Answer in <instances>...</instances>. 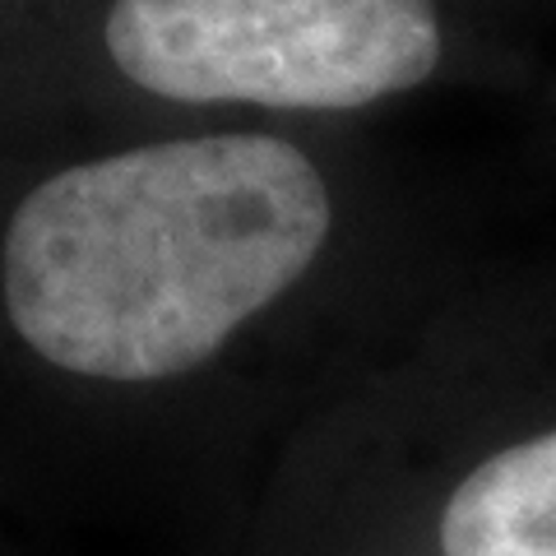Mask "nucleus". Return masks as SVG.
<instances>
[{"label": "nucleus", "mask_w": 556, "mask_h": 556, "mask_svg": "<svg viewBox=\"0 0 556 556\" xmlns=\"http://www.w3.org/2000/svg\"><path fill=\"white\" fill-rule=\"evenodd\" d=\"M116 70L172 102L348 112L441 61L437 0H116Z\"/></svg>", "instance_id": "nucleus-2"}, {"label": "nucleus", "mask_w": 556, "mask_h": 556, "mask_svg": "<svg viewBox=\"0 0 556 556\" xmlns=\"http://www.w3.org/2000/svg\"><path fill=\"white\" fill-rule=\"evenodd\" d=\"M445 556H556V427L482 459L445 501Z\"/></svg>", "instance_id": "nucleus-3"}, {"label": "nucleus", "mask_w": 556, "mask_h": 556, "mask_svg": "<svg viewBox=\"0 0 556 556\" xmlns=\"http://www.w3.org/2000/svg\"><path fill=\"white\" fill-rule=\"evenodd\" d=\"M329 237V190L274 135L167 139L65 167L5 228V311L51 367L167 380L298 283Z\"/></svg>", "instance_id": "nucleus-1"}]
</instances>
